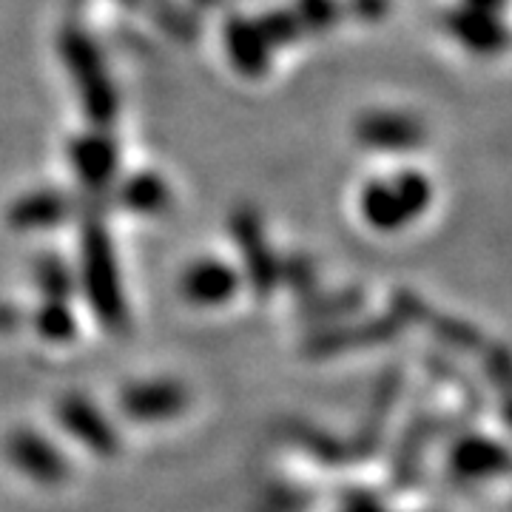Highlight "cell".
<instances>
[{
  "label": "cell",
  "instance_id": "obj_5",
  "mask_svg": "<svg viewBox=\"0 0 512 512\" xmlns=\"http://www.w3.org/2000/svg\"><path fill=\"white\" fill-rule=\"evenodd\" d=\"M441 29L470 55L493 57L507 49V23H504V18L498 12L476 9V6H467L461 0L441 15Z\"/></svg>",
  "mask_w": 512,
  "mask_h": 512
},
{
  "label": "cell",
  "instance_id": "obj_1",
  "mask_svg": "<svg viewBox=\"0 0 512 512\" xmlns=\"http://www.w3.org/2000/svg\"><path fill=\"white\" fill-rule=\"evenodd\" d=\"M436 200L433 180L419 168H399L387 177H370L359 191V214L367 228L396 234L419 222Z\"/></svg>",
  "mask_w": 512,
  "mask_h": 512
},
{
  "label": "cell",
  "instance_id": "obj_17",
  "mask_svg": "<svg viewBox=\"0 0 512 512\" xmlns=\"http://www.w3.org/2000/svg\"><path fill=\"white\" fill-rule=\"evenodd\" d=\"M345 512H384L373 498H365V495H353L348 504H345Z\"/></svg>",
  "mask_w": 512,
  "mask_h": 512
},
{
  "label": "cell",
  "instance_id": "obj_3",
  "mask_svg": "<svg viewBox=\"0 0 512 512\" xmlns=\"http://www.w3.org/2000/svg\"><path fill=\"white\" fill-rule=\"evenodd\" d=\"M86 262H83V274H86V288L94 302V311L100 313V319H106L111 328H123L126 308H123V288H120V271H117V259L111 251L109 234L106 228L92 225L86 231Z\"/></svg>",
  "mask_w": 512,
  "mask_h": 512
},
{
  "label": "cell",
  "instance_id": "obj_11",
  "mask_svg": "<svg viewBox=\"0 0 512 512\" xmlns=\"http://www.w3.org/2000/svg\"><path fill=\"white\" fill-rule=\"evenodd\" d=\"M60 416H63V424L66 430L77 436V439L86 441V447H92L97 453L109 456L117 450V439L109 430V424H103V419L97 416L92 404L83 402V399H66L60 404Z\"/></svg>",
  "mask_w": 512,
  "mask_h": 512
},
{
  "label": "cell",
  "instance_id": "obj_7",
  "mask_svg": "<svg viewBox=\"0 0 512 512\" xmlns=\"http://www.w3.org/2000/svg\"><path fill=\"white\" fill-rule=\"evenodd\" d=\"M239 291V271L220 256L191 259L180 274V293L197 308H217L231 302Z\"/></svg>",
  "mask_w": 512,
  "mask_h": 512
},
{
  "label": "cell",
  "instance_id": "obj_14",
  "mask_svg": "<svg viewBox=\"0 0 512 512\" xmlns=\"http://www.w3.org/2000/svg\"><path fill=\"white\" fill-rule=\"evenodd\" d=\"M120 200L126 208L137 211V214H160L168 208L171 194H168V185L157 177V174H140V177H131L123 185V194Z\"/></svg>",
  "mask_w": 512,
  "mask_h": 512
},
{
  "label": "cell",
  "instance_id": "obj_15",
  "mask_svg": "<svg viewBox=\"0 0 512 512\" xmlns=\"http://www.w3.org/2000/svg\"><path fill=\"white\" fill-rule=\"evenodd\" d=\"M37 330H40V336H46L49 342H69L74 339V316L69 311V305H66V299H49L40 313H37Z\"/></svg>",
  "mask_w": 512,
  "mask_h": 512
},
{
  "label": "cell",
  "instance_id": "obj_9",
  "mask_svg": "<svg viewBox=\"0 0 512 512\" xmlns=\"http://www.w3.org/2000/svg\"><path fill=\"white\" fill-rule=\"evenodd\" d=\"M185 407V390L177 382L154 379V382H137L123 390V410L131 419L160 421L177 416Z\"/></svg>",
  "mask_w": 512,
  "mask_h": 512
},
{
  "label": "cell",
  "instance_id": "obj_2",
  "mask_svg": "<svg viewBox=\"0 0 512 512\" xmlns=\"http://www.w3.org/2000/svg\"><path fill=\"white\" fill-rule=\"evenodd\" d=\"M60 49H63L66 72L72 77V86L77 89V97L92 126L106 128L117 114V89L111 83L100 49L86 37V32H69L63 37Z\"/></svg>",
  "mask_w": 512,
  "mask_h": 512
},
{
  "label": "cell",
  "instance_id": "obj_16",
  "mask_svg": "<svg viewBox=\"0 0 512 512\" xmlns=\"http://www.w3.org/2000/svg\"><path fill=\"white\" fill-rule=\"evenodd\" d=\"M35 274L40 279V288L49 299H69L72 293V276L66 271V265L55 256H43L37 259Z\"/></svg>",
  "mask_w": 512,
  "mask_h": 512
},
{
  "label": "cell",
  "instance_id": "obj_8",
  "mask_svg": "<svg viewBox=\"0 0 512 512\" xmlns=\"http://www.w3.org/2000/svg\"><path fill=\"white\" fill-rule=\"evenodd\" d=\"M279 43L271 35L265 18H234L225 26V52L237 74L259 77L271 69Z\"/></svg>",
  "mask_w": 512,
  "mask_h": 512
},
{
  "label": "cell",
  "instance_id": "obj_4",
  "mask_svg": "<svg viewBox=\"0 0 512 512\" xmlns=\"http://www.w3.org/2000/svg\"><path fill=\"white\" fill-rule=\"evenodd\" d=\"M353 137L359 146L379 154H407L424 143L427 131L416 114L404 109H370L365 111L356 126Z\"/></svg>",
  "mask_w": 512,
  "mask_h": 512
},
{
  "label": "cell",
  "instance_id": "obj_13",
  "mask_svg": "<svg viewBox=\"0 0 512 512\" xmlns=\"http://www.w3.org/2000/svg\"><path fill=\"white\" fill-rule=\"evenodd\" d=\"M66 217V200L60 194H35V197H23L20 202L12 205L9 211V222L18 228H46V225H57Z\"/></svg>",
  "mask_w": 512,
  "mask_h": 512
},
{
  "label": "cell",
  "instance_id": "obj_6",
  "mask_svg": "<svg viewBox=\"0 0 512 512\" xmlns=\"http://www.w3.org/2000/svg\"><path fill=\"white\" fill-rule=\"evenodd\" d=\"M74 177L89 191H106L120 174V148L106 128L92 126L74 134L66 146Z\"/></svg>",
  "mask_w": 512,
  "mask_h": 512
},
{
  "label": "cell",
  "instance_id": "obj_18",
  "mask_svg": "<svg viewBox=\"0 0 512 512\" xmlns=\"http://www.w3.org/2000/svg\"><path fill=\"white\" fill-rule=\"evenodd\" d=\"M461 3L476 6V9H487V12H498V15H504V9H507V0H461Z\"/></svg>",
  "mask_w": 512,
  "mask_h": 512
},
{
  "label": "cell",
  "instance_id": "obj_10",
  "mask_svg": "<svg viewBox=\"0 0 512 512\" xmlns=\"http://www.w3.org/2000/svg\"><path fill=\"white\" fill-rule=\"evenodd\" d=\"M6 450H9V458L18 464L20 473H26V476L35 478V481L55 484V481L66 476V458L60 456L55 447L43 439L40 433L18 430L9 439Z\"/></svg>",
  "mask_w": 512,
  "mask_h": 512
},
{
  "label": "cell",
  "instance_id": "obj_12",
  "mask_svg": "<svg viewBox=\"0 0 512 512\" xmlns=\"http://www.w3.org/2000/svg\"><path fill=\"white\" fill-rule=\"evenodd\" d=\"M507 464V456L495 441L487 439H461L453 450V470L461 478H487L493 473H501Z\"/></svg>",
  "mask_w": 512,
  "mask_h": 512
}]
</instances>
